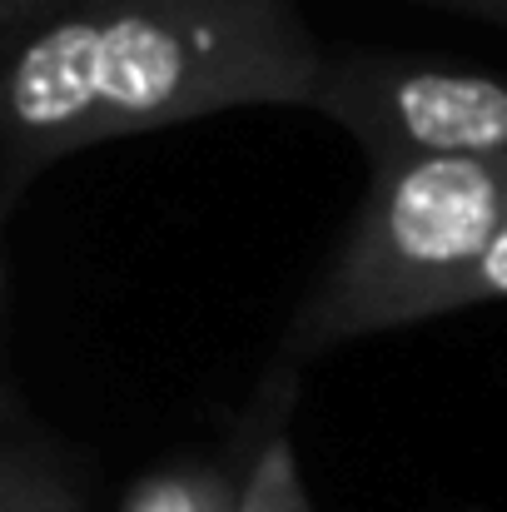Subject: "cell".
I'll return each instance as SVG.
<instances>
[{
    "instance_id": "6",
    "label": "cell",
    "mask_w": 507,
    "mask_h": 512,
    "mask_svg": "<svg viewBox=\"0 0 507 512\" xmlns=\"http://www.w3.org/2000/svg\"><path fill=\"white\" fill-rule=\"evenodd\" d=\"M244 448L234 443L229 458H179L150 468L130 483L120 512H229L239 488Z\"/></svg>"
},
{
    "instance_id": "8",
    "label": "cell",
    "mask_w": 507,
    "mask_h": 512,
    "mask_svg": "<svg viewBox=\"0 0 507 512\" xmlns=\"http://www.w3.org/2000/svg\"><path fill=\"white\" fill-rule=\"evenodd\" d=\"M70 5H85V0H0V35H10L30 20H45L55 10H70Z\"/></svg>"
},
{
    "instance_id": "3",
    "label": "cell",
    "mask_w": 507,
    "mask_h": 512,
    "mask_svg": "<svg viewBox=\"0 0 507 512\" xmlns=\"http://www.w3.org/2000/svg\"><path fill=\"white\" fill-rule=\"evenodd\" d=\"M314 110L358 140L368 165L507 155V75L453 60L329 50Z\"/></svg>"
},
{
    "instance_id": "1",
    "label": "cell",
    "mask_w": 507,
    "mask_h": 512,
    "mask_svg": "<svg viewBox=\"0 0 507 512\" xmlns=\"http://www.w3.org/2000/svg\"><path fill=\"white\" fill-rule=\"evenodd\" d=\"M329 50L299 0H85L5 35L0 219L70 155L224 110H314Z\"/></svg>"
},
{
    "instance_id": "5",
    "label": "cell",
    "mask_w": 507,
    "mask_h": 512,
    "mask_svg": "<svg viewBox=\"0 0 507 512\" xmlns=\"http://www.w3.org/2000/svg\"><path fill=\"white\" fill-rule=\"evenodd\" d=\"M229 512H319L289 433V398L274 418L259 423V433H244V463Z\"/></svg>"
},
{
    "instance_id": "2",
    "label": "cell",
    "mask_w": 507,
    "mask_h": 512,
    "mask_svg": "<svg viewBox=\"0 0 507 512\" xmlns=\"http://www.w3.org/2000/svg\"><path fill=\"white\" fill-rule=\"evenodd\" d=\"M368 170L343 249L284 334V363L443 319V299L507 219V155L383 160Z\"/></svg>"
},
{
    "instance_id": "7",
    "label": "cell",
    "mask_w": 507,
    "mask_h": 512,
    "mask_svg": "<svg viewBox=\"0 0 507 512\" xmlns=\"http://www.w3.org/2000/svg\"><path fill=\"white\" fill-rule=\"evenodd\" d=\"M503 299H507V219L493 229L488 249L473 259V269L443 299V319L448 314H463V309H488V304H503Z\"/></svg>"
},
{
    "instance_id": "9",
    "label": "cell",
    "mask_w": 507,
    "mask_h": 512,
    "mask_svg": "<svg viewBox=\"0 0 507 512\" xmlns=\"http://www.w3.org/2000/svg\"><path fill=\"white\" fill-rule=\"evenodd\" d=\"M438 10H458V15H478V20H498L507 25V0H423Z\"/></svg>"
},
{
    "instance_id": "4",
    "label": "cell",
    "mask_w": 507,
    "mask_h": 512,
    "mask_svg": "<svg viewBox=\"0 0 507 512\" xmlns=\"http://www.w3.org/2000/svg\"><path fill=\"white\" fill-rule=\"evenodd\" d=\"M0 512H85L75 458L25 413L15 383L0 413Z\"/></svg>"
}]
</instances>
